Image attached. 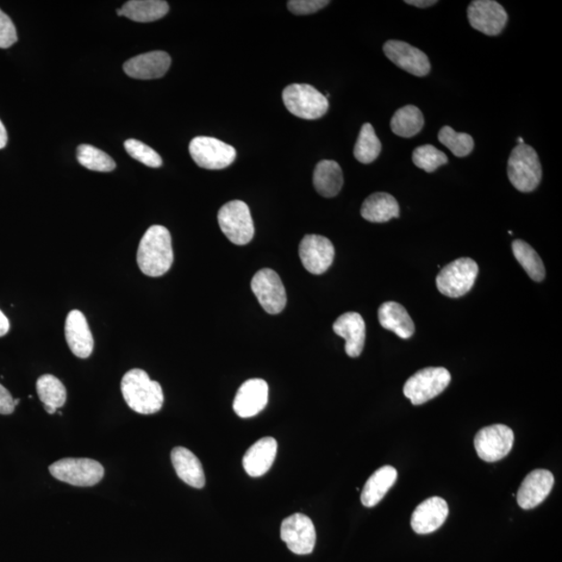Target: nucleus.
I'll use <instances>...</instances> for the list:
<instances>
[{"instance_id":"17","label":"nucleus","mask_w":562,"mask_h":562,"mask_svg":"<svg viewBox=\"0 0 562 562\" xmlns=\"http://www.w3.org/2000/svg\"><path fill=\"white\" fill-rule=\"evenodd\" d=\"M449 515V508L445 500L433 497L425 500L411 517V528L417 534H429L442 526Z\"/></svg>"},{"instance_id":"37","label":"nucleus","mask_w":562,"mask_h":562,"mask_svg":"<svg viewBox=\"0 0 562 562\" xmlns=\"http://www.w3.org/2000/svg\"><path fill=\"white\" fill-rule=\"evenodd\" d=\"M329 4L330 2L327 0H291V2H287V9L298 16L310 15L322 10Z\"/></svg>"},{"instance_id":"13","label":"nucleus","mask_w":562,"mask_h":562,"mask_svg":"<svg viewBox=\"0 0 562 562\" xmlns=\"http://www.w3.org/2000/svg\"><path fill=\"white\" fill-rule=\"evenodd\" d=\"M468 21L472 28L487 36L502 33L508 15L503 6L493 0H475L467 9Z\"/></svg>"},{"instance_id":"11","label":"nucleus","mask_w":562,"mask_h":562,"mask_svg":"<svg viewBox=\"0 0 562 562\" xmlns=\"http://www.w3.org/2000/svg\"><path fill=\"white\" fill-rule=\"evenodd\" d=\"M252 290L268 314L277 315L286 305V293L279 275L271 269H261L252 280Z\"/></svg>"},{"instance_id":"28","label":"nucleus","mask_w":562,"mask_h":562,"mask_svg":"<svg viewBox=\"0 0 562 562\" xmlns=\"http://www.w3.org/2000/svg\"><path fill=\"white\" fill-rule=\"evenodd\" d=\"M169 4L162 0H130L118 9L119 16H125L136 22H153L167 15Z\"/></svg>"},{"instance_id":"4","label":"nucleus","mask_w":562,"mask_h":562,"mask_svg":"<svg viewBox=\"0 0 562 562\" xmlns=\"http://www.w3.org/2000/svg\"><path fill=\"white\" fill-rule=\"evenodd\" d=\"M283 100L291 114L306 120H316L323 117L329 108L326 96L316 87L306 84L287 86L283 92Z\"/></svg>"},{"instance_id":"41","label":"nucleus","mask_w":562,"mask_h":562,"mask_svg":"<svg viewBox=\"0 0 562 562\" xmlns=\"http://www.w3.org/2000/svg\"><path fill=\"white\" fill-rule=\"evenodd\" d=\"M10 330V322L2 310H0V336L8 334Z\"/></svg>"},{"instance_id":"26","label":"nucleus","mask_w":562,"mask_h":562,"mask_svg":"<svg viewBox=\"0 0 562 562\" xmlns=\"http://www.w3.org/2000/svg\"><path fill=\"white\" fill-rule=\"evenodd\" d=\"M398 473L395 467L384 466L378 468L372 476L368 479L364 490L361 492V503L366 508H374L390 491L391 487L395 484Z\"/></svg>"},{"instance_id":"24","label":"nucleus","mask_w":562,"mask_h":562,"mask_svg":"<svg viewBox=\"0 0 562 562\" xmlns=\"http://www.w3.org/2000/svg\"><path fill=\"white\" fill-rule=\"evenodd\" d=\"M378 318L381 326L393 331L403 340L415 334V324L404 306L397 302H385L380 305Z\"/></svg>"},{"instance_id":"14","label":"nucleus","mask_w":562,"mask_h":562,"mask_svg":"<svg viewBox=\"0 0 562 562\" xmlns=\"http://www.w3.org/2000/svg\"><path fill=\"white\" fill-rule=\"evenodd\" d=\"M299 256L306 270L311 274L320 275L333 265L335 247L327 237L308 235L300 243Z\"/></svg>"},{"instance_id":"27","label":"nucleus","mask_w":562,"mask_h":562,"mask_svg":"<svg viewBox=\"0 0 562 562\" xmlns=\"http://www.w3.org/2000/svg\"><path fill=\"white\" fill-rule=\"evenodd\" d=\"M312 181L321 196L335 197L341 192L343 184L342 168L335 161H321L318 162Z\"/></svg>"},{"instance_id":"31","label":"nucleus","mask_w":562,"mask_h":562,"mask_svg":"<svg viewBox=\"0 0 562 562\" xmlns=\"http://www.w3.org/2000/svg\"><path fill=\"white\" fill-rule=\"evenodd\" d=\"M512 252L529 277L541 283L546 277V269L535 250L526 242L516 240L512 242Z\"/></svg>"},{"instance_id":"40","label":"nucleus","mask_w":562,"mask_h":562,"mask_svg":"<svg viewBox=\"0 0 562 562\" xmlns=\"http://www.w3.org/2000/svg\"><path fill=\"white\" fill-rule=\"evenodd\" d=\"M405 4L417 6V8H429L437 4L436 0H406Z\"/></svg>"},{"instance_id":"34","label":"nucleus","mask_w":562,"mask_h":562,"mask_svg":"<svg viewBox=\"0 0 562 562\" xmlns=\"http://www.w3.org/2000/svg\"><path fill=\"white\" fill-rule=\"evenodd\" d=\"M439 141L443 146L450 149L458 158H465L470 154L474 149V140L470 135L465 133H456L450 127H443L439 133Z\"/></svg>"},{"instance_id":"19","label":"nucleus","mask_w":562,"mask_h":562,"mask_svg":"<svg viewBox=\"0 0 562 562\" xmlns=\"http://www.w3.org/2000/svg\"><path fill=\"white\" fill-rule=\"evenodd\" d=\"M171 66V58L165 52L143 54L123 65L124 72L136 79H155L164 77Z\"/></svg>"},{"instance_id":"35","label":"nucleus","mask_w":562,"mask_h":562,"mask_svg":"<svg viewBox=\"0 0 562 562\" xmlns=\"http://www.w3.org/2000/svg\"><path fill=\"white\" fill-rule=\"evenodd\" d=\"M412 161L422 170L428 173L434 172L437 168L446 165L447 155L433 145H422L414 150Z\"/></svg>"},{"instance_id":"39","label":"nucleus","mask_w":562,"mask_h":562,"mask_svg":"<svg viewBox=\"0 0 562 562\" xmlns=\"http://www.w3.org/2000/svg\"><path fill=\"white\" fill-rule=\"evenodd\" d=\"M14 399L10 392L0 384V415H11L15 410Z\"/></svg>"},{"instance_id":"43","label":"nucleus","mask_w":562,"mask_h":562,"mask_svg":"<svg viewBox=\"0 0 562 562\" xmlns=\"http://www.w3.org/2000/svg\"><path fill=\"white\" fill-rule=\"evenodd\" d=\"M517 142H518V143H520V144H525V143H524V140L522 139V137H521V136H520V137H518Z\"/></svg>"},{"instance_id":"7","label":"nucleus","mask_w":562,"mask_h":562,"mask_svg":"<svg viewBox=\"0 0 562 562\" xmlns=\"http://www.w3.org/2000/svg\"><path fill=\"white\" fill-rule=\"evenodd\" d=\"M222 233L235 245H246L254 236V224L248 205L241 200L224 204L218 212Z\"/></svg>"},{"instance_id":"16","label":"nucleus","mask_w":562,"mask_h":562,"mask_svg":"<svg viewBox=\"0 0 562 562\" xmlns=\"http://www.w3.org/2000/svg\"><path fill=\"white\" fill-rule=\"evenodd\" d=\"M269 386L265 380L254 378L245 381L237 391L234 410L241 417H252L264 410L268 403Z\"/></svg>"},{"instance_id":"32","label":"nucleus","mask_w":562,"mask_h":562,"mask_svg":"<svg viewBox=\"0 0 562 562\" xmlns=\"http://www.w3.org/2000/svg\"><path fill=\"white\" fill-rule=\"evenodd\" d=\"M381 153V143L370 123L362 125L358 142L354 147V156L361 164H371Z\"/></svg>"},{"instance_id":"23","label":"nucleus","mask_w":562,"mask_h":562,"mask_svg":"<svg viewBox=\"0 0 562 562\" xmlns=\"http://www.w3.org/2000/svg\"><path fill=\"white\" fill-rule=\"evenodd\" d=\"M171 460L175 472L185 483L195 489H202L205 485V476L202 462L197 456L184 447L172 450Z\"/></svg>"},{"instance_id":"22","label":"nucleus","mask_w":562,"mask_h":562,"mask_svg":"<svg viewBox=\"0 0 562 562\" xmlns=\"http://www.w3.org/2000/svg\"><path fill=\"white\" fill-rule=\"evenodd\" d=\"M277 453V442L273 437H264L247 450L243 467L252 477H260L270 470Z\"/></svg>"},{"instance_id":"12","label":"nucleus","mask_w":562,"mask_h":562,"mask_svg":"<svg viewBox=\"0 0 562 562\" xmlns=\"http://www.w3.org/2000/svg\"><path fill=\"white\" fill-rule=\"evenodd\" d=\"M280 537L293 553L310 554L316 546L315 525L308 516L292 515L281 523Z\"/></svg>"},{"instance_id":"36","label":"nucleus","mask_w":562,"mask_h":562,"mask_svg":"<svg viewBox=\"0 0 562 562\" xmlns=\"http://www.w3.org/2000/svg\"><path fill=\"white\" fill-rule=\"evenodd\" d=\"M127 153L142 164L152 168H160L162 165V160L154 149L146 145L141 141L129 139L124 143Z\"/></svg>"},{"instance_id":"42","label":"nucleus","mask_w":562,"mask_h":562,"mask_svg":"<svg viewBox=\"0 0 562 562\" xmlns=\"http://www.w3.org/2000/svg\"><path fill=\"white\" fill-rule=\"evenodd\" d=\"M6 143H8V134H6L4 125L0 121V149L4 148Z\"/></svg>"},{"instance_id":"10","label":"nucleus","mask_w":562,"mask_h":562,"mask_svg":"<svg viewBox=\"0 0 562 562\" xmlns=\"http://www.w3.org/2000/svg\"><path fill=\"white\" fill-rule=\"evenodd\" d=\"M514 431L503 424H495L478 431L474 446L479 458L486 462L501 460L514 446Z\"/></svg>"},{"instance_id":"9","label":"nucleus","mask_w":562,"mask_h":562,"mask_svg":"<svg viewBox=\"0 0 562 562\" xmlns=\"http://www.w3.org/2000/svg\"><path fill=\"white\" fill-rule=\"evenodd\" d=\"M189 152L196 165L208 170L227 168L233 164L236 156L233 146L211 136L194 137Z\"/></svg>"},{"instance_id":"15","label":"nucleus","mask_w":562,"mask_h":562,"mask_svg":"<svg viewBox=\"0 0 562 562\" xmlns=\"http://www.w3.org/2000/svg\"><path fill=\"white\" fill-rule=\"evenodd\" d=\"M384 52L393 64L416 77H426L430 72L428 56L422 50L409 45V43L398 40L387 41Z\"/></svg>"},{"instance_id":"2","label":"nucleus","mask_w":562,"mask_h":562,"mask_svg":"<svg viewBox=\"0 0 562 562\" xmlns=\"http://www.w3.org/2000/svg\"><path fill=\"white\" fill-rule=\"evenodd\" d=\"M121 392L129 409L137 414H156L164 404V393L161 384L150 379L141 368H133L124 375Z\"/></svg>"},{"instance_id":"25","label":"nucleus","mask_w":562,"mask_h":562,"mask_svg":"<svg viewBox=\"0 0 562 562\" xmlns=\"http://www.w3.org/2000/svg\"><path fill=\"white\" fill-rule=\"evenodd\" d=\"M360 214L372 223H385L400 216L399 204L395 197L387 193H374L362 203Z\"/></svg>"},{"instance_id":"6","label":"nucleus","mask_w":562,"mask_h":562,"mask_svg":"<svg viewBox=\"0 0 562 562\" xmlns=\"http://www.w3.org/2000/svg\"><path fill=\"white\" fill-rule=\"evenodd\" d=\"M479 268L477 262L461 258L450 262L437 275V289L450 298H459L470 292L476 281Z\"/></svg>"},{"instance_id":"21","label":"nucleus","mask_w":562,"mask_h":562,"mask_svg":"<svg viewBox=\"0 0 562 562\" xmlns=\"http://www.w3.org/2000/svg\"><path fill=\"white\" fill-rule=\"evenodd\" d=\"M335 335L346 341L345 350L350 358H359L365 347L366 323L358 312H346L334 323Z\"/></svg>"},{"instance_id":"20","label":"nucleus","mask_w":562,"mask_h":562,"mask_svg":"<svg viewBox=\"0 0 562 562\" xmlns=\"http://www.w3.org/2000/svg\"><path fill=\"white\" fill-rule=\"evenodd\" d=\"M65 335L69 349L79 359H87L93 352L94 340L83 312L71 310L65 324Z\"/></svg>"},{"instance_id":"5","label":"nucleus","mask_w":562,"mask_h":562,"mask_svg":"<svg viewBox=\"0 0 562 562\" xmlns=\"http://www.w3.org/2000/svg\"><path fill=\"white\" fill-rule=\"evenodd\" d=\"M451 381V374L445 368L430 367L412 375L404 385V395L412 404L421 405L440 395Z\"/></svg>"},{"instance_id":"18","label":"nucleus","mask_w":562,"mask_h":562,"mask_svg":"<svg viewBox=\"0 0 562 562\" xmlns=\"http://www.w3.org/2000/svg\"><path fill=\"white\" fill-rule=\"evenodd\" d=\"M554 485V476L547 470H535L524 479L517 492V503L523 509H533L545 501Z\"/></svg>"},{"instance_id":"30","label":"nucleus","mask_w":562,"mask_h":562,"mask_svg":"<svg viewBox=\"0 0 562 562\" xmlns=\"http://www.w3.org/2000/svg\"><path fill=\"white\" fill-rule=\"evenodd\" d=\"M425 124L420 109L415 105H405L398 110L391 120L393 134L402 137H412L420 133Z\"/></svg>"},{"instance_id":"29","label":"nucleus","mask_w":562,"mask_h":562,"mask_svg":"<svg viewBox=\"0 0 562 562\" xmlns=\"http://www.w3.org/2000/svg\"><path fill=\"white\" fill-rule=\"evenodd\" d=\"M37 393L44 409L49 415L55 414L56 410L66 403L67 391L64 384L54 375L45 374L37 380Z\"/></svg>"},{"instance_id":"33","label":"nucleus","mask_w":562,"mask_h":562,"mask_svg":"<svg viewBox=\"0 0 562 562\" xmlns=\"http://www.w3.org/2000/svg\"><path fill=\"white\" fill-rule=\"evenodd\" d=\"M78 161L81 166L97 172H111L115 170L114 160L103 150L83 144L78 147Z\"/></svg>"},{"instance_id":"1","label":"nucleus","mask_w":562,"mask_h":562,"mask_svg":"<svg viewBox=\"0 0 562 562\" xmlns=\"http://www.w3.org/2000/svg\"><path fill=\"white\" fill-rule=\"evenodd\" d=\"M174 260L172 239L169 230L153 225L143 236L136 252L137 266L150 277H160L172 267Z\"/></svg>"},{"instance_id":"8","label":"nucleus","mask_w":562,"mask_h":562,"mask_svg":"<svg viewBox=\"0 0 562 562\" xmlns=\"http://www.w3.org/2000/svg\"><path fill=\"white\" fill-rule=\"evenodd\" d=\"M55 479L74 486H93L104 476V468L90 459H62L49 467Z\"/></svg>"},{"instance_id":"3","label":"nucleus","mask_w":562,"mask_h":562,"mask_svg":"<svg viewBox=\"0 0 562 562\" xmlns=\"http://www.w3.org/2000/svg\"><path fill=\"white\" fill-rule=\"evenodd\" d=\"M508 175L517 191H534L542 178L541 161L535 150L526 144H518L509 156Z\"/></svg>"},{"instance_id":"38","label":"nucleus","mask_w":562,"mask_h":562,"mask_svg":"<svg viewBox=\"0 0 562 562\" xmlns=\"http://www.w3.org/2000/svg\"><path fill=\"white\" fill-rule=\"evenodd\" d=\"M18 40L17 31L11 18L0 10V48H9Z\"/></svg>"}]
</instances>
